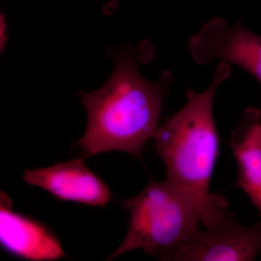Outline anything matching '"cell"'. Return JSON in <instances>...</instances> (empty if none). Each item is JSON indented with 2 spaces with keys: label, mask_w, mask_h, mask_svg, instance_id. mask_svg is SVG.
<instances>
[{
  "label": "cell",
  "mask_w": 261,
  "mask_h": 261,
  "mask_svg": "<svg viewBox=\"0 0 261 261\" xmlns=\"http://www.w3.org/2000/svg\"><path fill=\"white\" fill-rule=\"evenodd\" d=\"M122 206L128 215V231L106 260L136 249L159 259L165 252L195 234L202 224L190 199L166 178L149 180L142 192L123 200Z\"/></svg>",
  "instance_id": "3957f363"
},
{
  "label": "cell",
  "mask_w": 261,
  "mask_h": 261,
  "mask_svg": "<svg viewBox=\"0 0 261 261\" xmlns=\"http://www.w3.org/2000/svg\"><path fill=\"white\" fill-rule=\"evenodd\" d=\"M7 23L5 21V15H1L0 18V49L4 50L7 43Z\"/></svg>",
  "instance_id": "9c48e42d"
},
{
  "label": "cell",
  "mask_w": 261,
  "mask_h": 261,
  "mask_svg": "<svg viewBox=\"0 0 261 261\" xmlns=\"http://www.w3.org/2000/svg\"><path fill=\"white\" fill-rule=\"evenodd\" d=\"M0 240L5 250L29 260H56L66 257L58 238L45 226L12 211L11 202L1 192Z\"/></svg>",
  "instance_id": "52a82bcc"
},
{
  "label": "cell",
  "mask_w": 261,
  "mask_h": 261,
  "mask_svg": "<svg viewBox=\"0 0 261 261\" xmlns=\"http://www.w3.org/2000/svg\"><path fill=\"white\" fill-rule=\"evenodd\" d=\"M257 137H258L259 144L261 147V123L259 125L258 129H257Z\"/></svg>",
  "instance_id": "30bf717a"
},
{
  "label": "cell",
  "mask_w": 261,
  "mask_h": 261,
  "mask_svg": "<svg viewBox=\"0 0 261 261\" xmlns=\"http://www.w3.org/2000/svg\"><path fill=\"white\" fill-rule=\"evenodd\" d=\"M23 178L28 185L42 188L65 202L106 207L112 200L110 189L87 167L84 159L27 170Z\"/></svg>",
  "instance_id": "8992f818"
},
{
  "label": "cell",
  "mask_w": 261,
  "mask_h": 261,
  "mask_svg": "<svg viewBox=\"0 0 261 261\" xmlns=\"http://www.w3.org/2000/svg\"><path fill=\"white\" fill-rule=\"evenodd\" d=\"M230 73L229 64L220 62L211 85L200 93L187 90L186 104L152 138L166 168L165 178L190 199L205 227L216 226L228 211L224 201L211 194L210 185L219 155L214 97Z\"/></svg>",
  "instance_id": "7a4b0ae2"
},
{
  "label": "cell",
  "mask_w": 261,
  "mask_h": 261,
  "mask_svg": "<svg viewBox=\"0 0 261 261\" xmlns=\"http://www.w3.org/2000/svg\"><path fill=\"white\" fill-rule=\"evenodd\" d=\"M114 69L100 89L80 92L87 113V128L75 142L86 157L120 151L142 159L145 144L153 138L165 97L173 84L169 71L150 81L141 75L140 63L152 56L149 43L109 51Z\"/></svg>",
  "instance_id": "6da1fadb"
},
{
  "label": "cell",
  "mask_w": 261,
  "mask_h": 261,
  "mask_svg": "<svg viewBox=\"0 0 261 261\" xmlns=\"http://www.w3.org/2000/svg\"><path fill=\"white\" fill-rule=\"evenodd\" d=\"M188 49L198 64L218 61L238 65L261 86V37L241 20L230 25L224 18L211 19L190 38Z\"/></svg>",
  "instance_id": "5b68a950"
},
{
  "label": "cell",
  "mask_w": 261,
  "mask_h": 261,
  "mask_svg": "<svg viewBox=\"0 0 261 261\" xmlns=\"http://www.w3.org/2000/svg\"><path fill=\"white\" fill-rule=\"evenodd\" d=\"M260 123V110L247 108L233 130L230 145L238 164L235 186L243 190L261 214V147L257 137Z\"/></svg>",
  "instance_id": "ba28073f"
},
{
  "label": "cell",
  "mask_w": 261,
  "mask_h": 261,
  "mask_svg": "<svg viewBox=\"0 0 261 261\" xmlns=\"http://www.w3.org/2000/svg\"><path fill=\"white\" fill-rule=\"evenodd\" d=\"M261 253V221L243 226L227 211L214 227L200 229L159 257L166 261H250Z\"/></svg>",
  "instance_id": "277c9868"
}]
</instances>
